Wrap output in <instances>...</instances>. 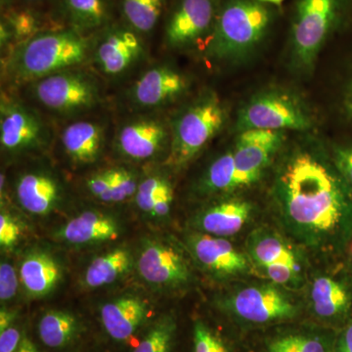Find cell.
Masks as SVG:
<instances>
[{
	"mask_svg": "<svg viewBox=\"0 0 352 352\" xmlns=\"http://www.w3.org/2000/svg\"><path fill=\"white\" fill-rule=\"evenodd\" d=\"M277 187L287 222L305 239L319 243L342 224L344 193L332 171L314 155L300 152L292 157Z\"/></svg>",
	"mask_w": 352,
	"mask_h": 352,
	"instance_id": "1",
	"label": "cell"
},
{
	"mask_svg": "<svg viewBox=\"0 0 352 352\" xmlns=\"http://www.w3.org/2000/svg\"><path fill=\"white\" fill-rule=\"evenodd\" d=\"M92 36L67 27L39 32L4 58L6 76L16 85L30 83L90 61Z\"/></svg>",
	"mask_w": 352,
	"mask_h": 352,
	"instance_id": "2",
	"label": "cell"
},
{
	"mask_svg": "<svg viewBox=\"0 0 352 352\" xmlns=\"http://www.w3.org/2000/svg\"><path fill=\"white\" fill-rule=\"evenodd\" d=\"M28 85L34 103L65 119L87 115L103 101L100 82L82 67L45 76Z\"/></svg>",
	"mask_w": 352,
	"mask_h": 352,
	"instance_id": "3",
	"label": "cell"
},
{
	"mask_svg": "<svg viewBox=\"0 0 352 352\" xmlns=\"http://www.w3.org/2000/svg\"><path fill=\"white\" fill-rule=\"evenodd\" d=\"M270 11L254 0H228L219 9L208 52L217 59L239 57L263 38Z\"/></svg>",
	"mask_w": 352,
	"mask_h": 352,
	"instance_id": "4",
	"label": "cell"
},
{
	"mask_svg": "<svg viewBox=\"0 0 352 352\" xmlns=\"http://www.w3.org/2000/svg\"><path fill=\"white\" fill-rule=\"evenodd\" d=\"M224 109L214 94H205L171 120V142L166 164L183 168L219 133Z\"/></svg>",
	"mask_w": 352,
	"mask_h": 352,
	"instance_id": "5",
	"label": "cell"
},
{
	"mask_svg": "<svg viewBox=\"0 0 352 352\" xmlns=\"http://www.w3.org/2000/svg\"><path fill=\"white\" fill-rule=\"evenodd\" d=\"M52 126L36 108L12 95H1L0 145L2 151L22 155L45 149L52 141Z\"/></svg>",
	"mask_w": 352,
	"mask_h": 352,
	"instance_id": "6",
	"label": "cell"
},
{
	"mask_svg": "<svg viewBox=\"0 0 352 352\" xmlns=\"http://www.w3.org/2000/svg\"><path fill=\"white\" fill-rule=\"evenodd\" d=\"M146 56L144 36L124 22H112L92 36L90 61L101 75L112 80L131 73Z\"/></svg>",
	"mask_w": 352,
	"mask_h": 352,
	"instance_id": "7",
	"label": "cell"
},
{
	"mask_svg": "<svg viewBox=\"0 0 352 352\" xmlns=\"http://www.w3.org/2000/svg\"><path fill=\"white\" fill-rule=\"evenodd\" d=\"M171 142L170 124L156 112H140L120 122L113 145L120 156L134 162L159 157ZM170 152V151H168Z\"/></svg>",
	"mask_w": 352,
	"mask_h": 352,
	"instance_id": "8",
	"label": "cell"
},
{
	"mask_svg": "<svg viewBox=\"0 0 352 352\" xmlns=\"http://www.w3.org/2000/svg\"><path fill=\"white\" fill-rule=\"evenodd\" d=\"M338 11V0H298L293 41L298 61L314 63L327 38Z\"/></svg>",
	"mask_w": 352,
	"mask_h": 352,
	"instance_id": "9",
	"label": "cell"
},
{
	"mask_svg": "<svg viewBox=\"0 0 352 352\" xmlns=\"http://www.w3.org/2000/svg\"><path fill=\"white\" fill-rule=\"evenodd\" d=\"M186 76L170 65H153L126 91L127 101L139 112H155L186 92Z\"/></svg>",
	"mask_w": 352,
	"mask_h": 352,
	"instance_id": "10",
	"label": "cell"
},
{
	"mask_svg": "<svg viewBox=\"0 0 352 352\" xmlns=\"http://www.w3.org/2000/svg\"><path fill=\"white\" fill-rule=\"evenodd\" d=\"M239 126L243 131L249 129L303 131L310 126V122L302 107L287 95L267 94L256 97L243 109Z\"/></svg>",
	"mask_w": 352,
	"mask_h": 352,
	"instance_id": "11",
	"label": "cell"
},
{
	"mask_svg": "<svg viewBox=\"0 0 352 352\" xmlns=\"http://www.w3.org/2000/svg\"><path fill=\"white\" fill-rule=\"evenodd\" d=\"M219 9L217 0H177L164 25L168 47L191 45L214 28Z\"/></svg>",
	"mask_w": 352,
	"mask_h": 352,
	"instance_id": "12",
	"label": "cell"
},
{
	"mask_svg": "<svg viewBox=\"0 0 352 352\" xmlns=\"http://www.w3.org/2000/svg\"><path fill=\"white\" fill-rule=\"evenodd\" d=\"M107 133L105 120L76 118L61 129L58 142L64 156L73 166H89L100 159Z\"/></svg>",
	"mask_w": 352,
	"mask_h": 352,
	"instance_id": "13",
	"label": "cell"
},
{
	"mask_svg": "<svg viewBox=\"0 0 352 352\" xmlns=\"http://www.w3.org/2000/svg\"><path fill=\"white\" fill-rule=\"evenodd\" d=\"M282 141L283 135L276 131L249 129L241 133L232 151L238 186H247L258 179Z\"/></svg>",
	"mask_w": 352,
	"mask_h": 352,
	"instance_id": "14",
	"label": "cell"
},
{
	"mask_svg": "<svg viewBox=\"0 0 352 352\" xmlns=\"http://www.w3.org/2000/svg\"><path fill=\"white\" fill-rule=\"evenodd\" d=\"M230 307L239 318L256 324L285 320L296 314V305L271 286L243 289L233 296Z\"/></svg>",
	"mask_w": 352,
	"mask_h": 352,
	"instance_id": "15",
	"label": "cell"
},
{
	"mask_svg": "<svg viewBox=\"0 0 352 352\" xmlns=\"http://www.w3.org/2000/svg\"><path fill=\"white\" fill-rule=\"evenodd\" d=\"M138 270L143 280L153 286H179L189 279L188 266L182 254L170 245L157 241L143 245Z\"/></svg>",
	"mask_w": 352,
	"mask_h": 352,
	"instance_id": "16",
	"label": "cell"
},
{
	"mask_svg": "<svg viewBox=\"0 0 352 352\" xmlns=\"http://www.w3.org/2000/svg\"><path fill=\"white\" fill-rule=\"evenodd\" d=\"M16 197L22 208L34 214H46L61 201L63 188L50 171H25L17 178Z\"/></svg>",
	"mask_w": 352,
	"mask_h": 352,
	"instance_id": "17",
	"label": "cell"
},
{
	"mask_svg": "<svg viewBox=\"0 0 352 352\" xmlns=\"http://www.w3.org/2000/svg\"><path fill=\"white\" fill-rule=\"evenodd\" d=\"M189 243L197 261L212 272L233 275L247 270V259L223 238L197 235Z\"/></svg>",
	"mask_w": 352,
	"mask_h": 352,
	"instance_id": "18",
	"label": "cell"
},
{
	"mask_svg": "<svg viewBox=\"0 0 352 352\" xmlns=\"http://www.w3.org/2000/svg\"><path fill=\"white\" fill-rule=\"evenodd\" d=\"M112 0H60L59 16L65 27L94 36L113 22Z\"/></svg>",
	"mask_w": 352,
	"mask_h": 352,
	"instance_id": "19",
	"label": "cell"
},
{
	"mask_svg": "<svg viewBox=\"0 0 352 352\" xmlns=\"http://www.w3.org/2000/svg\"><path fill=\"white\" fill-rule=\"evenodd\" d=\"M148 312L147 305L142 300L124 296L103 305L102 324L112 339L126 340L142 326Z\"/></svg>",
	"mask_w": 352,
	"mask_h": 352,
	"instance_id": "20",
	"label": "cell"
},
{
	"mask_svg": "<svg viewBox=\"0 0 352 352\" xmlns=\"http://www.w3.org/2000/svg\"><path fill=\"white\" fill-rule=\"evenodd\" d=\"M119 234V226L112 217L87 210L69 220L60 236L69 244L85 245L115 240Z\"/></svg>",
	"mask_w": 352,
	"mask_h": 352,
	"instance_id": "21",
	"label": "cell"
},
{
	"mask_svg": "<svg viewBox=\"0 0 352 352\" xmlns=\"http://www.w3.org/2000/svg\"><path fill=\"white\" fill-rule=\"evenodd\" d=\"M252 208L247 201H223L208 208L199 217V227L215 237H228L239 232L251 217Z\"/></svg>",
	"mask_w": 352,
	"mask_h": 352,
	"instance_id": "22",
	"label": "cell"
},
{
	"mask_svg": "<svg viewBox=\"0 0 352 352\" xmlns=\"http://www.w3.org/2000/svg\"><path fill=\"white\" fill-rule=\"evenodd\" d=\"M20 278L28 294L32 296H43L56 287L61 278V270L50 254L32 252L21 264Z\"/></svg>",
	"mask_w": 352,
	"mask_h": 352,
	"instance_id": "23",
	"label": "cell"
},
{
	"mask_svg": "<svg viewBox=\"0 0 352 352\" xmlns=\"http://www.w3.org/2000/svg\"><path fill=\"white\" fill-rule=\"evenodd\" d=\"M131 256L124 249H117L92 261L85 272V281L89 288L112 284L129 270Z\"/></svg>",
	"mask_w": 352,
	"mask_h": 352,
	"instance_id": "24",
	"label": "cell"
},
{
	"mask_svg": "<svg viewBox=\"0 0 352 352\" xmlns=\"http://www.w3.org/2000/svg\"><path fill=\"white\" fill-rule=\"evenodd\" d=\"M78 333L75 316L63 310H50L41 317L38 333L41 342L51 349L69 346Z\"/></svg>",
	"mask_w": 352,
	"mask_h": 352,
	"instance_id": "25",
	"label": "cell"
},
{
	"mask_svg": "<svg viewBox=\"0 0 352 352\" xmlns=\"http://www.w3.org/2000/svg\"><path fill=\"white\" fill-rule=\"evenodd\" d=\"M166 0H119L122 22L145 36L156 28Z\"/></svg>",
	"mask_w": 352,
	"mask_h": 352,
	"instance_id": "26",
	"label": "cell"
},
{
	"mask_svg": "<svg viewBox=\"0 0 352 352\" xmlns=\"http://www.w3.org/2000/svg\"><path fill=\"white\" fill-rule=\"evenodd\" d=\"M312 305L315 314L323 318H332L342 314L349 307L346 289L329 277L317 278L311 289Z\"/></svg>",
	"mask_w": 352,
	"mask_h": 352,
	"instance_id": "27",
	"label": "cell"
},
{
	"mask_svg": "<svg viewBox=\"0 0 352 352\" xmlns=\"http://www.w3.org/2000/svg\"><path fill=\"white\" fill-rule=\"evenodd\" d=\"M1 22L6 24L13 36L14 47L34 38L44 29L41 14L28 7L6 6L2 12Z\"/></svg>",
	"mask_w": 352,
	"mask_h": 352,
	"instance_id": "28",
	"label": "cell"
},
{
	"mask_svg": "<svg viewBox=\"0 0 352 352\" xmlns=\"http://www.w3.org/2000/svg\"><path fill=\"white\" fill-rule=\"evenodd\" d=\"M238 186L237 171L232 151L222 155L212 164L203 180V189L207 192L231 191Z\"/></svg>",
	"mask_w": 352,
	"mask_h": 352,
	"instance_id": "29",
	"label": "cell"
},
{
	"mask_svg": "<svg viewBox=\"0 0 352 352\" xmlns=\"http://www.w3.org/2000/svg\"><path fill=\"white\" fill-rule=\"evenodd\" d=\"M251 254L261 267L274 263L298 264L295 254L283 241L272 235L256 238L251 245Z\"/></svg>",
	"mask_w": 352,
	"mask_h": 352,
	"instance_id": "30",
	"label": "cell"
},
{
	"mask_svg": "<svg viewBox=\"0 0 352 352\" xmlns=\"http://www.w3.org/2000/svg\"><path fill=\"white\" fill-rule=\"evenodd\" d=\"M175 330V322L170 316L159 319L149 329L133 352H170Z\"/></svg>",
	"mask_w": 352,
	"mask_h": 352,
	"instance_id": "31",
	"label": "cell"
},
{
	"mask_svg": "<svg viewBox=\"0 0 352 352\" xmlns=\"http://www.w3.org/2000/svg\"><path fill=\"white\" fill-rule=\"evenodd\" d=\"M173 193L170 182L163 175L153 173L140 180L134 198L142 212L151 214L155 204L163 197Z\"/></svg>",
	"mask_w": 352,
	"mask_h": 352,
	"instance_id": "32",
	"label": "cell"
},
{
	"mask_svg": "<svg viewBox=\"0 0 352 352\" xmlns=\"http://www.w3.org/2000/svg\"><path fill=\"white\" fill-rule=\"evenodd\" d=\"M270 352H330L323 338L308 333H294L271 340Z\"/></svg>",
	"mask_w": 352,
	"mask_h": 352,
	"instance_id": "33",
	"label": "cell"
},
{
	"mask_svg": "<svg viewBox=\"0 0 352 352\" xmlns=\"http://www.w3.org/2000/svg\"><path fill=\"white\" fill-rule=\"evenodd\" d=\"M111 182L110 203H120L135 196L139 180L134 171L124 166L106 168Z\"/></svg>",
	"mask_w": 352,
	"mask_h": 352,
	"instance_id": "34",
	"label": "cell"
},
{
	"mask_svg": "<svg viewBox=\"0 0 352 352\" xmlns=\"http://www.w3.org/2000/svg\"><path fill=\"white\" fill-rule=\"evenodd\" d=\"M195 352H228L222 340L201 322L194 327Z\"/></svg>",
	"mask_w": 352,
	"mask_h": 352,
	"instance_id": "35",
	"label": "cell"
},
{
	"mask_svg": "<svg viewBox=\"0 0 352 352\" xmlns=\"http://www.w3.org/2000/svg\"><path fill=\"white\" fill-rule=\"evenodd\" d=\"M17 273L10 263H2L0 265V298L1 302H7L14 298L17 293Z\"/></svg>",
	"mask_w": 352,
	"mask_h": 352,
	"instance_id": "36",
	"label": "cell"
},
{
	"mask_svg": "<svg viewBox=\"0 0 352 352\" xmlns=\"http://www.w3.org/2000/svg\"><path fill=\"white\" fill-rule=\"evenodd\" d=\"M21 227L14 217L6 212L0 215V245L3 248L13 247L20 239Z\"/></svg>",
	"mask_w": 352,
	"mask_h": 352,
	"instance_id": "37",
	"label": "cell"
},
{
	"mask_svg": "<svg viewBox=\"0 0 352 352\" xmlns=\"http://www.w3.org/2000/svg\"><path fill=\"white\" fill-rule=\"evenodd\" d=\"M266 276L278 284H288L295 280L298 264L274 263L263 266Z\"/></svg>",
	"mask_w": 352,
	"mask_h": 352,
	"instance_id": "38",
	"label": "cell"
},
{
	"mask_svg": "<svg viewBox=\"0 0 352 352\" xmlns=\"http://www.w3.org/2000/svg\"><path fill=\"white\" fill-rule=\"evenodd\" d=\"M21 342L20 331L11 326L0 333V352H16L19 349Z\"/></svg>",
	"mask_w": 352,
	"mask_h": 352,
	"instance_id": "39",
	"label": "cell"
},
{
	"mask_svg": "<svg viewBox=\"0 0 352 352\" xmlns=\"http://www.w3.org/2000/svg\"><path fill=\"white\" fill-rule=\"evenodd\" d=\"M336 164L340 173L352 184V146L338 150L336 153Z\"/></svg>",
	"mask_w": 352,
	"mask_h": 352,
	"instance_id": "40",
	"label": "cell"
},
{
	"mask_svg": "<svg viewBox=\"0 0 352 352\" xmlns=\"http://www.w3.org/2000/svg\"><path fill=\"white\" fill-rule=\"evenodd\" d=\"M173 193L160 199L153 208L151 215L156 217H163L170 212L171 204H173Z\"/></svg>",
	"mask_w": 352,
	"mask_h": 352,
	"instance_id": "41",
	"label": "cell"
},
{
	"mask_svg": "<svg viewBox=\"0 0 352 352\" xmlns=\"http://www.w3.org/2000/svg\"><path fill=\"white\" fill-rule=\"evenodd\" d=\"M337 352H352V323L349 324L340 336Z\"/></svg>",
	"mask_w": 352,
	"mask_h": 352,
	"instance_id": "42",
	"label": "cell"
},
{
	"mask_svg": "<svg viewBox=\"0 0 352 352\" xmlns=\"http://www.w3.org/2000/svg\"><path fill=\"white\" fill-rule=\"evenodd\" d=\"M15 318V314L7 309H1L0 312V333L12 326V322Z\"/></svg>",
	"mask_w": 352,
	"mask_h": 352,
	"instance_id": "43",
	"label": "cell"
},
{
	"mask_svg": "<svg viewBox=\"0 0 352 352\" xmlns=\"http://www.w3.org/2000/svg\"><path fill=\"white\" fill-rule=\"evenodd\" d=\"M16 352H38V351L31 340L24 339L21 342L19 349Z\"/></svg>",
	"mask_w": 352,
	"mask_h": 352,
	"instance_id": "44",
	"label": "cell"
},
{
	"mask_svg": "<svg viewBox=\"0 0 352 352\" xmlns=\"http://www.w3.org/2000/svg\"><path fill=\"white\" fill-rule=\"evenodd\" d=\"M346 108L347 112L352 117V82L346 97Z\"/></svg>",
	"mask_w": 352,
	"mask_h": 352,
	"instance_id": "45",
	"label": "cell"
},
{
	"mask_svg": "<svg viewBox=\"0 0 352 352\" xmlns=\"http://www.w3.org/2000/svg\"><path fill=\"white\" fill-rule=\"evenodd\" d=\"M254 1L259 2V3H270L280 6L284 0H254Z\"/></svg>",
	"mask_w": 352,
	"mask_h": 352,
	"instance_id": "46",
	"label": "cell"
},
{
	"mask_svg": "<svg viewBox=\"0 0 352 352\" xmlns=\"http://www.w3.org/2000/svg\"><path fill=\"white\" fill-rule=\"evenodd\" d=\"M25 1H28V2H39V1H43V0H25Z\"/></svg>",
	"mask_w": 352,
	"mask_h": 352,
	"instance_id": "47",
	"label": "cell"
},
{
	"mask_svg": "<svg viewBox=\"0 0 352 352\" xmlns=\"http://www.w3.org/2000/svg\"><path fill=\"white\" fill-rule=\"evenodd\" d=\"M351 256H352V247H351Z\"/></svg>",
	"mask_w": 352,
	"mask_h": 352,
	"instance_id": "48",
	"label": "cell"
}]
</instances>
